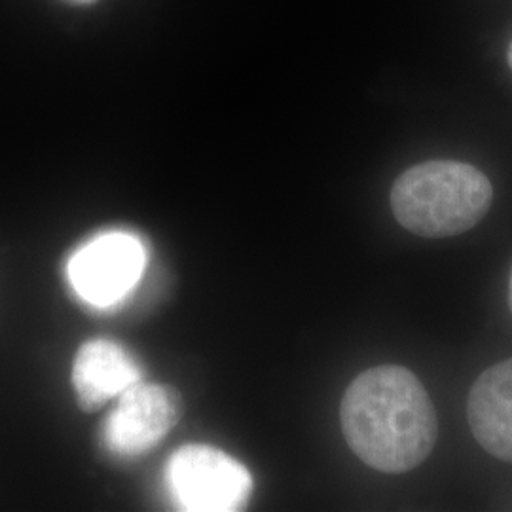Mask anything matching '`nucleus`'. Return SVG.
I'll return each mask as SVG.
<instances>
[{"mask_svg": "<svg viewBox=\"0 0 512 512\" xmlns=\"http://www.w3.org/2000/svg\"><path fill=\"white\" fill-rule=\"evenodd\" d=\"M492 200L490 179L475 165L456 160L414 165L391 188L395 219L421 238H452L471 230Z\"/></svg>", "mask_w": 512, "mask_h": 512, "instance_id": "2", "label": "nucleus"}, {"mask_svg": "<svg viewBox=\"0 0 512 512\" xmlns=\"http://www.w3.org/2000/svg\"><path fill=\"white\" fill-rule=\"evenodd\" d=\"M467 418L478 444L512 463V357L478 376L469 393Z\"/></svg>", "mask_w": 512, "mask_h": 512, "instance_id": "7", "label": "nucleus"}, {"mask_svg": "<svg viewBox=\"0 0 512 512\" xmlns=\"http://www.w3.org/2000/svg\"><path fill=\"white\" fill-rule=\"evenodd\" d=\"M165 482L181 511H239L253 494V476L245 465L202 444H188L171 456Z\"/></svg>", "mask_w": 512, "mask_h": 512, "instance_id": "3", "label": "nucleus"}, {"mask_svg": "<svg viewBox=\"0 0 512 512\" xmlns=\"http://www.w3.org/2000/svg\"><path fill=\"white\" fill-rule=\"evenodd\" d=\"M340 421L353 454L389 475L416 469L439 435L431 397L414 372L397 365L357 376L342 399Z\"/></svg>", "mask_w": 512, "mask_h": 512, "instance_id": "1", "label": "nucleus"}, {"mask_svg": "<svg viewBox=\"0 0 512 512\" xmlns=\"http://www.w3.org/2000/svg\"><path fill=\"white\" fill-rule=\"evenodd\" d=\"M147 266L143 241L126 232H109L74 253L67 275L74 293L95 308L118 304L135 287Z\"/></svg>", "mask_w": 512, "mask_h": 512, "instance_id": "4", "label": "nucleus"}, {"mask_svg": "<svg viewBox=\"0 0 512 512\" xmlns=\"http://www.w3.org/2000/svg\"><path fill=\"white\" fill-rule=\"evenodd\" d=\"M507 59H509V65H511V69H512V42H511V46H509V52H507Z\"/></svg>", "mask_w": 512, "mask_h": 512, "instance_id": "8", "label": "nucleus"}, {"mask_svg": "<svg viewBox=\"0 0 512 512\" xmlns=\"http://www.w3.org/2000/svg\"><path fill=\"white\" fill-rule=\"evenodd\" d=\"M509 300H511V311H512V275H511V294H509Z\"/></svg>", "mask_w": 512, "mask_h": 512, "instance_id": "9", "label": "nucleus"}, {"mask_svg": "<svg viewBox=\"0 0 512 512\" xmlns=\"http://www.w3.org/2000/svg\"><path fill=\"white\" fill-rule=\"evenodd\" d=\"M181 420V397L175 389L139 382L122 393V399L103 429L112 454L137 458L147 454Z\"/></svg>", "mask_w": 512, "mask_h": 512, "instance_id": "5", "label": "nucleus"}, {"mask_svg": "<svg viewBox=\"0 0 512 512\" xmlns=\"http://www.w3.org/2000/svg\"><path fill=\"white\" fill-rule=\"evenodd\" d=\"M143 380V370L128 349L112 340H90L74 359L73 385L82 410H99Z\"/></svg>", "mask_w": 512, "mask_h": 512, "instance_id": "6", "label": "nucleus"}]
</instances>
